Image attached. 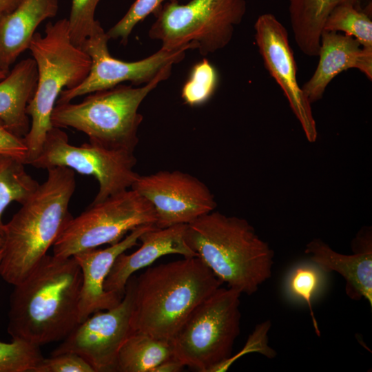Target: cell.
Wrapping results in <instances>:
<instances>
[{
    "label": "cell",
    "mask_w": 372,
    "mask_h": 372,
    "mask_svg": "<svg viewBox=\"0 0 372 372\" xmlns=\"http://www.w3.org/2000/svg\"><path fill=\"white\" fill-rule=\"evenodd\" d=\"M240 296L220 287L197 306L171 340L174 358L198 372L222 371L240 333Z\"/></svg>",
    "instance_id": "ba28073f"
},
{
    "label": "cell",
    "mask_w": 372,
    "mask_h": 372,
    "mask_svg": "<svg viewBox=\"0 0 372 372\" xmlns=\"http://www.w3.org/2000/svg\"><path fill=\"white\" fill-rule=\"evenodd\" d=\"M48 177L4 224L0 276L14 285L47 254L72 218L69 205L76 188L74 171L48 168Z\"/></svg>",
    "instance_id": "3957f363"
},
{
    "label": "cell",
    "mask_w": 372,
    "mask_h": 372,
    "mask_svg": "<svg viewBox=\"0 0 372 372\" xmlns=\"http://www.w3.org/2000/svg\"><path fill=\"white\" fill-rule=\"evenodd\" d=\"M43 358L39 346L20 340L0 342V372H32Z\"/></svg>",
    "instance_id": "484cf974"
},
{
    "label": "cell",
    "mask_w": 372,
    "mask_h": 372,
    "mask_svg": "<svg viewBox=\"0 0 372 372\" xmlns=\"http://www.w3.org/2000/svg\"><path fill=\"white\" fill-rule=\"evenodd\" d=\"M168 1L179 0H136L125 15L106 32L107 35L110 39H120L125 44L134 27Z\"/></svg>",
    "instance_id": "f1b7e54d"
},
{
    "label": "cell",
    "mask_w": 372,
    "mask_h": 372,
    "mask_svg": "<svg viewBox=\"0 0 372 372\" xmlns=\"http://www.w3.org/2000/svg\"><path fill=\"white\" fill-rule=\"evenodd\" d=\"M152 205L130 188L92 204L67 223L52 246L53 255L73 256L83 250L113 245L144 225H155Z\"/></svg>",
    "instance_id": "9c48e42d"
},
{
    "label": "cell",
    "mask_w": 372,
    "mask_h": 372,
    "mask_svg": "<svg viewBox=\"0 0 372 372\" xmlns=\"http://www.w3.org/2000/svg\"><path fill=\"white\" fill-rule=\"evenodd\" d=\"M24 165L19 160L0 155V233L2 234L5 209L13 202L23 204L39 185L27 173Z\"/></svg>",
    "instance_id": "603a6c76"
},
{
    "label": "cell",
    "mask_w": 372,
    "mask_h": 372,
    "mask_svg": "<svg viewBox=\"0 0 372 372\" xmlns=\"http://www.w3.org/2000/svg\"><path fill=\"white\" fill-rule=\"evenodd\" d=\"M28 152L23 138L10 132L0 121V155L15 158L26 165Z\"/></svg>",
    "instance_id": "4dcf8cb0"
},
{
    "label": "cell",
    "mask_w": 372,
    "mask_h": 372,
    "mask_svg": "<svg viewBox=\"0 0 372 372\" xmlns=\"http://www.w3.org/2000/svg\"><path fill=\"white\" fill-rule=\"evenodd\" d=\"M186 225H176L165 228L154 225L143 232L138 239L141 245L136 251L130 254L123 252L116 258L105 280L104 289L123 298L129 278L159 258L169 254L197 256L185 241Z\"/></svg>",
    "instance_id": "e0dca14e"
},
{
    "label": "cell",
    "mask_w": 372,
    "mask_h": 372,
    "mask_svg": "<svg viewBox=\"0 0 372 372\" xmlns=\"http://www.w3.org/2000/svg\"><path fill=\"white\" fill-rule=\"evenodd\" d=\"M132 189L152 205L158 228L187 225L216 207L209 187L196 176L180 170L140 175Z\"/></svg>",
    "instance_id": "4fadbf2b"
},
{
    "label": "cell",
    "mask_w": 372,
    "mask_h": 372,
    "mask_svg": "<svg viewBox=\"0 0 372 372\" xmlns=\"http://www.w3.org/2000/svg\"><path fill=\"white\" fill-rule=\"evenodd\" d=\"M343 32L362 47L372 48V21L369 12L351 3L336 6L329 14L322 31Z\"/></svg>",
    "instance_id": "cb8c5ba5"
},
{
    "label": "cell",
    "mask_w": 372,
    "mask_h": 372,
    "mask_svg": "<svg viewBox=\"0 0 372 372\" xmlns=\"http://www.w3.org/2000/svg\"><path fill=\"white\" fill-rule=\"evenodd\" d=\"M173 357L171 341L132 332L119 349L116 372H152Z\"/></svg>",
    "instance_id": "7402d4cb"
},
{
    "label": "cell",
    "mask_w": 372,
    "mask_h": 372,
    "mask_svg": "<svg viewBox=\"0 0 372 372\" xmlns=\"http://www.w3.org/2000/svg\"><path fill=\"white\" fill-rule=\"evenodd\" d=\"M8 73H9L8 71L5 70L0 67V81L3 79L8 75Z\"/></svg>",
    "instance_id": "836d02e7"
},
{
    "label": "cell",
    "mask_w": 372,
    "mask_h": 372,
    "mask_svg": "<svg viewBox=\"0 0 372 372\" xmlns=\"http://www.w3.org/2000/svg\"><path fill=\"white\" fill-rule=\"evenodd\" d=\"M109 39L101 25L87 38L81 48L91 59L90 72L77 86L63 89L56 103L71 102L78 96L110 89L125 81L136 85L145 84L167 65L183 60L186 52L191 50L189 47L176 50L161 48L145 59L127 62L110 55L107 47Z\"/></svg>",
    "instance_id": "8fae6325"
},
{
    "label": "cell",
    "mask_w": 372,
    "mask_h": 372,
    "mask_svg": "<svg viewBox=\"0 0 372 372\" xmlns=\"http://www.w3.org/2000/svg\"><path fill=\"white\" fill-rule=\"evenodd\" d=\"M3 247L0 249V262L1 260V258L3 257Z\"/></svg>",
    "instance_id": "d590c367"
},
{
    "label": "cell",
    "mask_w": 372,
    "mask_h": 372,
    "mask_svg": "<svg viewBox=\"0 0 372 372\" xmlns=\"http://www.w3.org/2000/svg\"><path fill=\"white\" fill-rule=\"evenodd\" d=\"M218 74L215 67L206 59L196 63L181 90V98L191 107L207 103L214 95L218 84Z\"/></svg>",
    "instance_id": "d4e9b609"
},
{
    "label": "cell",
    "mask_w": 372,
    "mask_h": 372,
    "mask_svg": "<svg viewBox=\"0 0 372 372\" xmlns=\"http://www.w3.org/2000/svg\"><path fill=\"white\" fill-rule=\"evenodd\" d=\"M223 283L197 256L147 268L135 276L132 331L171 341L196 307Z\"/></svg>",
    "instance_id": "7a4b0ae2"
},
{
    "label": "cell",
    "mask_w": 372,
    "mask_h": 372,
    "mask_svg": "<svg viewBox=\"0 0 372 372\" xmlns=\"http://www.w3.org/2000/svg\"><path fill=\"white\" fill-rule=\"evenodd\" d=\"M28 50L37 68V83L27 106L30 127L23 141L28 147L26 165L40 154L46 135L53 127L51 115L63 89L79 85L87 76L90 57L71 41L67 19L48 22L45 34H34Z\"/></svg>",
    "instance_id": "5b68a950"
},
{
    "label": "cell",
    "mask_w": 372,
    "mask_h": 372,
    "mask_svg": "<svg viewBox=\"0 0 372 372\" xmlns=\"http://www.w3.org/2000/svg\"><path fill=\"white\" fill-rule=\"evenodd\" d=\"M100 0H72L70 17L68 19L72 42L81 48L87 38L101 24L94 18L95 10Z\"/></svg>",
    "instance_id": "83f0119b"
},
{
    "label": "cell",
    "mask_w": 372,
    "mask_h": 372,
    "mask_svg": "<svg viewBox=\"0 0 372 372\" xmlns=\"http://www.w3.org/2000/svg\"><path fill=\"white\" fill-rule=\"evenodd\" d=\"M362 0H289V12L294 39L307 56H318L324 24L338 6L351 3L360 8Z\"/></svg>",
    "instance_id": "44dd1931"
},
{
    "label": "cell",
    "mask_w": 372,
    "mask_h": 372,
    "mask_svg": "<svg viewBox=\"0 0 372 372\" xmlns=\"http://www.w3.org/2000/svg\"><path fill=\"white\" fill-rule=\"evenodd\" d=\"M154 225L138 226L119 242L107 248L89 249L73 256L82 272L79 303V323L96 311L112 309L120 303L122 297L104 289L105 280L116 258L138 245L141 235Z\"/></svg>",
    "instance_id": "9a60e30c"
},
{
    "label": "cell",
    "mask_w": 372,
    "mask_h": 372,
    "mask_svg": "<svg viewBox=\"0 0 372 372\" xmlns=\"http://www.w3.org/2000/svg\"><path fill=\"white\" fill-rule=\"evenodd\" d=\"M172 65L163 68L142 86L119 84L88 94L78 103H56L51 115L52 125L74 128L85 133L90 142L106 148L134 153L143 119L138 108L147 95L169 78Z\"/></svg>",
    "instance_id": "8992f818"
},
{
    "label": "cell",
    "mask_w": 372,
    "mask_h": 372,
    "mask_svg": "<svg viewBox=\"0 0 372 372\" xmlns=\"http://www.w3.org/2000/svg\"><path fill=\"white\" fill-rule=\"evenodd\" d=\"M37 77L34 60L27 58L0 81V121L8 130L22 138L30 130L26 110L36 90Z\"/></svg>",
    "instance_id": "ffe728a7"
},
{
    "label": "cell",
    "mask_w": 372,
    "mask_h": 372,
    "mask_svg": "<svg viewBox=\"0 0 372 372\" xmlns=\"http://www.w3.org/2000/svg\"><path fill=\"white\" fill-rule=\"evenodd\" d=\"M4 242L3 234L0 233V249L3 247Z\"/></svg>",
    "instance_id": "e575fe53"
},
{
    "label": "cell",
    "mask_w": 372,
    "mask_h": 372,
    "mask_svg": "<svg viewBox=\"0 0 372 372\" xmlns=\"http://www.w3.org/2000/svg\"><path fill=\"white\" fill-rule=\"evenodd\" d=\"M82 272L73 256L46 254L13 285L7 331L41 347L64 340L78 325Z\"/></svg>",
    "instance_id": "6da1fadb"
},
{
    "label": "cell",
    "mask_w": 372,
    "mask_h": 372,
    "mask_svg": "<svg viewBox=\"0 0 372 372\" xmlns=\"http://www.w3.org/2000/svg\"><path fill=\"white\" fill-rule=\"evenodd\" d=\"M136 164L133 152L108 149L90 141L75 146L70 143L65 132L52 127L40 154L29 165L47 169L65 167L94 176L99 185L92 203L94 204L132 188L140 176L134 170Z\"/></svg>",
    "instance_id": "30bf717a"
},
{
    "label": "cell",
    "mask_w": 372,
    "mask_h": 372,
    "mask_svg": "<svg viewBox=\"0 0 372 372\" xmlns=\"http://www.w3.org/2000/svg\"><path fill=\"white\" fill-rule=\"evenodd\" d=\"M23 0H0V21L12 12Z\"/></svg>",
    "instance_id": "d6a6232c"
},
{
    "label": "cell",
    "mask_w": 372,
    "mask_h": 372,
    "mask_svg": "<svg viewBox=\"0 0 372 372\" xmlns=\"http://www.w3.org/2000/svg\"><path fill=\"white\" fill-rule=\"evenodd\" d=\"M32 372H94L81 357L72 353H63L43 358Z\"/></svg>",
    "instance_id": "f546056e"
},
{
    "label": "cell",
    "mask_w": 372,
    "mask_h": 372,
    "mask_svg": "<svg viewBox=\"0 0 372 372\" xmlns=\"http://www.w3.org/2000/svg\"><path fill=\"white\" fill-rule=\"evenodd\" d=\"M58 0H23L0 21V67L10 72L17 57L28 49L38 25L56 16Z\"/></svg>",
    "instance_id": "d6986e66"
},
{
    "label": "cell",
    "mask_w": 372,
    "mask_h": 372,
    "mask_svg": "<svg viewBox=\"0 0 372 372\" xmlns=\"http://www.w3.org/2000/svg\"><path fill=\"white\" fill-rule=\"evenodd\" d=\"M166 1L154 12L149 37L161 48L197 49L203 56L225 48L247 11L246 0Z\"/></svg>",
    "instance_id": "52a82bcc"
},
{
    "label": "cell",
    "mask_w": 372,
    "mask_h": 372,
    "mask_svg": "<svg viewBox=\"0 0 372 372\" xmlns=\"http://www.w3.org/2000/svg\"><path fill=\"white\" fill-rule=\"evenodd\" d=\"M318 56L314 73L302 87L311 104L322 99L329 83L343 71L356 68L372 80V48L351 36L322 31Z\"/></svg>",
    "instance_id": "ac0fdd59"
},
{
    "label": "cell",
    "mask_w": 372,
    "mask_h": 372,
    "mask_svg": "<svg viewBox=\"0 0 372 372\" xmlns=\"http://www.w3.org/2000/svg\"><path fill=\"white\" fill-rule=\"evenodd\" d=\"M134 284L135 276L132 275L117 306L96 311L79 323L50 355L75 353L85 360L94 372H116L119 349L132 333L130 317Z\"/></svg>",
    "instance_id": "7c38bea8"
},
{
    "label": "cell",
    "mask_w": 372,
    "mask_h": 372,
    "mask_svg": "<svg viewBox=\"0 0 372 372\" xmlns=\"http://www.w3.org/2000/svg\"><path fill=\"white\" fill-rule=\"evenodd\" d=\"M255 41L264 65L287 98L309 142L317 138L311 103L298 83L297 67L288 32L271 13L260 15L254 24Z\"/></svg>",
    "instance_id": "5bb4252c"
},
{
    "label": "cell",
    "mask_w": 372,
    "mask_h": 372,
    "mask_svg": "<svg viewBox=\"0 0 372 372\" xmlns=\"http://www.w3.org/2000/svg\"><path fill=\"white\" fill-rule=\"evenodd\" d=\"M353 254L345 255L333 250L319 238L306 246L304 252L316 267L326 272L335 271L345 280V291L353 300L364 298L372 307L371 231L362 230L353 241Z\"/></svg>",
    "instance_id": "2e32d148"
},
{
    "label": "cell",
    "mask_w": 372,
    "mask_h": 372,
    "mask_svg": "<svg viewBox=\"0 0 372 372\" xmlns=\"http://www.w3.org/2000/svg\"><path fill=\"white\" fill-rule=\"evenodd\" d=\"M185 238L223 282L251 295L271 278L274 252L249 222L214 210L187 224Z\"/></svg>",
    "instance_id": "277c9868"
},
{
    "label": "cell",
    "mask_w": 372,
    "mask_h": 372,
    "mask_svg": "<svg viewBox=\"0 0 372 372\" xmlns=\"http://www.w3.org/2000/svg\"><path fill=\"white\" fill-rule=\"evenodd\" d=\"M185 365L175 358H171L156 366L152 372H180Z\"/></svg>",
    "instance_id": "1f68e13d"
},
{
    "label": "cell",
    "mask_w": 372,
    "mask_h": 372,
    "mask_svg": "<svg viewBox=\"0 0 372 372\" xmlns=\"http://www.w3.org/2000/svg\"><path fill=\"white\" fill-rule=\"evenodd\" d=\"M320 283L319 268L309 265L296 267L291 271L287 282L289 293L306 302L314 331L318 337H320L321 333L313 309L312 299L318 291Z\"/></svg>",
    "instance_id": "4316f807"
}]
</instances>
